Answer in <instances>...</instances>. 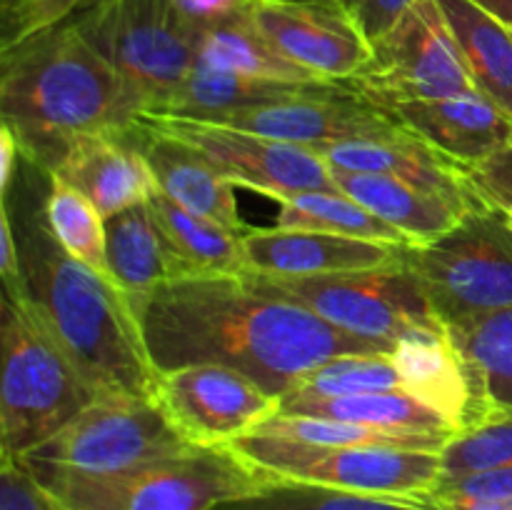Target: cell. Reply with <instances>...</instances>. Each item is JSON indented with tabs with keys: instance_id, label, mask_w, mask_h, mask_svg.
<instances>
[{
	"instance_id": "obj_1",
	"label": "cell",
	"mask_w": 512,
	"mask_h": 510,
	"mask_svg": "<svg viewBox=\"0 0 512 510\" xmlns=\"http://www.w3.org/2000/svg\"><path fill=\"white\" fill-rule=\"evenodd\" d=\"M128 303L155 373L225 365L275 398L293 393L315 368L340 355L395 350L335 328L290 300L260 293L240 275L168 280Z\"/></svg>"
},
{
	"instance_id": "obj_2",
	"label": "cell",
	"mask_w": 512,
	"mask_h": 510,
	"mask_svg": "<svg viewBox=\"0 0 512 510\" xmlns=\"http://www.w3.org/2000/svg\"><path fill=\"white\" fill-rule=\"evenodd\" d=\"M23 163L15 210L8 200L23 273V290L13 298L30 305L95 393L155 400L158 373L128 298L118 285L65 253L45 218L48 190L43 198L38 195L45 170L25 158Z\"/></svg>"
},
{
	"instance_id": "obj_3",
	"label": "cell",
	"mask_w": 512,
	"mask_h": 510,
	"mask_svg": "<svg viewBox=\"0 0 512 510\" xmlns=\"http://www.w3.org/2000/svg\"><path fill=\"white\" fill-rule=\"evenodd\" d=\"M0 115L23 158L53 173L75 140L130 133L140 108L68 20L0 50Z\"/></svg>"
},
{
	"instance_id": "obj_4",
	"label": "cell",
	"mask_w": 512,
	"mask_h": 510,
	"mask_svg": "<svg viewBox=\"0 0 512 510\" xmlns=\"http://www.w3.org/2000/svg\"><path fill=\"white\" fill-rule=\"evenodd\" d=\"M0 453L23 458L100 398L25 300L0 298Z\"/></svg>"
},
{
	"instance_id": "obj_5",
	"label": "cell",
	"mask_w": 512,
	"mask_h": 510,
	"mask_svg": "<svg viewBox=\"0 0 512 510\" xmlns=\"http://www.w3.org/2000/svg\"><path fill=\"white\" fill-rule=\"evenodd\" d=\"M268 480L230 445H193L128 473L53 478L40 485L65 510H215Z\"/></svg>"
},
{
	"instance_id": "obj_6",
	"label": "cell",
	"mask_w": 512,
	"mask_h": 510,
	"mask_svg": "<svg viewBox=\"0 0 512 510\" xmlns=\"http://www.w3.org/2000/svg\"><path fill=\"white\" fill-rule=\"evenodd\" d=\"M70 23L120 75L140 115L163 108L198 60L200 33L173 0H90Z\"/></svg>"
},
{
	"instance_id": "obj_7",
	"label": "cell",
	"mask_w": 512,
	"mask_h": 510,
	"mask_svg": "<svg viewBox=\"0 0 512 510\" xmlns=\"http://www.w3.org/2000/svg\"><path fill=\"white\" fill-rule=\"evenodd\" d=\"M403 263L445 328L512 308V225L500 210L478 208L440 238L405 245Z\"/></svg>"
},
{
	"instance_id": "obj_8",
	"label": "cell",
	"mask_w": 512,
	"mask_h": 510,
	"mask_svg": "<svg viewBox=\"0 0 512 510\" xmlns=\"http://www.w3.org/2000/svg\"><path fill=\"white\" fill-rule=\"evenodd\" d=\"M193 448L153 398L100 395L63 430L23 455L38 483L53 478H105Z\"/></svg>"
},
{
	"instance_id": "obj_9",
	"label": "cell",
	"mask_w": 512,
	"mask_h": 510,
	"mask_svg": "<svg viewBox=\"0 0 512 510\" xmlns=\"http://www.w3.org/2000/svg\"><path fill=\"white\" fill-rule=\"evenodd\" d=\"M240 278L250 288L290 300L360 338L398 345L413 335L445 330L430 310L413 270L403 263V253L395 263L358 273L313 278L240 273Z\"/></svg>"
},
{
	"instance_id": "obj_10",
	"label": "cell",
	"mask_w": 512,
	"mask_h": 510,
	"mask_svg": "<svg viewBox=\"0 0 512 510\" xmlns=\"http://www.w3.org/2000/svg\"><path fill=\"white\" fill-rule=\"evenodd\" d=\"M230 448L270 478L388 498L423 500L443 478V458L435 450L395 445L325 448L260 433L243 435Z\"/></svg>"
},
{
	"instance_id": "obj_11",
	"label": "cell",
	"mask_w": 512,
	"mask_h": 510,
	"mask_svg": "<svg viewBox=\"0 0 512 510\" xmlns=\"http://www.w3.org/2000/svg\"><path fill=\"white\" fill-rule=\"evenodd\" d=\"M343 88L375 108L478 90L438 0H415L388 33L373 40V60Z\"/></svg>"
},
{
	"instance_id": "obj_12",
	"label": "cell",
	"mask_w": 512,
	"mask_h": 510,
	"mask_svg": "<svg viewBox=\"0 0 512 510\" xmlns=\"http://www.w3.org/2000/svg\"><path fill=\"white\" fill-rule=\"evenodd\" d=\"M138 123L188 145L230 185L255 190L265 198L283 200L288 195L315 190L340 193L333 170L308 145L285 143L208 120L160 113L138 115Z\"/></svg>"
},
{
	"instance_id": "obj_13",
	"label": "cell",
	"mask_w": 512,
	"mask_h": 510,
	"mask_svg": "<svg viewBox=\"0 0 512 510\" xmlns=\"http://www.w3.org/2000/svg\"><path fill=\"white\" fill-rule=\"evenodd\" d=\"M245 15L280 55L328 85H345L373 60L355 10L335 0H248Z\"/></svg>"
},
{
	"instance_id": "obj_14",
	"label": "cell",
	"mask_w": 512,
	"mask_h": 510,
	"mask_svg": "<svg viewBox=\"0 0 512 510\" xmlns=\"http://www.w3.org/2000/svg\"><path fill=\"white\" fill-rule=\"evenodd\" d=\"M155 400L193 445H230L280 410V398L225 365H185L158 373Z\"/></svg>"
},
{
	"instance_id": "obj_15",
	"label": "cell",
	"mask_w": 512,
	"mask_h": 510,
	"mask_svg": "<svg viewBox=\"0 0 512 510\" xmlns=\"http://www.w3.org/2000/svg\"><path fill=\"white\" fill-rule=\"evenodd\" d=\"M215 123L308 148L338 140L378 138L403 128L393 115L340 85L273 103L250 105L223 115Z\"/></svg>"
},
{
	"instance_id": "obj_16",
	"label": "cell",
	"mask_w": 512,
	"mask_h": 510,
	"mask_svg": "<svg viewBox=\"0 0 512 510\" xmlns=\"http://www.w3.org/2000/svg\"><path fill=\"white\" fill-rule=\"evenodd\" d=\"M315 153L328 163L330 170L345 173H380L393 175L410 185L440 195L463 213L485 208L483 200L475 195L465 180L460 165L445 158L425 140L400 128L395 133L378 135V138L338 140V143L315 145Z\"/></svg>"
},
{
	"instance_id": "obj_17",
	"label": "cell",
	"mask_w": 512,
	"mask_h": 510,
	"mask_svg": "<svg viewBox=\"0 0 512 510\" xmlns=\"http://www.w3.org/2000/svg\"><path fill=\"white\" fill-rule=\"evenodd\" d=\"M405 245L373 243V240L345 238L318 230L248 228L243 235V273L313 275L358 273L395 263Z\"/></svg>"
},
{
	"instance_id": "obj_18",
	"label": "cell",
	"mask_w": 512,
	"mask_h": 510,
	"mask_svg": "<svg viewBox=\"0 0 512 510\" xmlns=\"http://www.w3.org/2000/svg\"><path fill=\"white\" fill-rule=\"evenodd\" d=\"M385 110L405 130L453 160L470 165L512 140V115L480 90L450 98L395 103Z\"/></svg>"
},
{
	"instance_id": "obj_19",
	"label": "cell",
	"mask_w": 512,
	"mask_h": 510,
	"mask_svg": "<svg viewBox=\"0 0 512 510\" xmlns=\"http://www.w3.org/2000/svg\"><path fill=\"white\" fill-rule=\"evenodd\" d=\"M50 175L80 190L103 218L148 203L158 190L153 170L130 133L75 140Z\"/></svg>"
},
{
	"instance_id": "obj_20",
	"label": "cell",
	"mask_w": 512,
	"mask_h": 510,
	"mask_svg": "<svg viewBox=\"0 0 512 510\" xmlns=\"http://www.w3.org/2000/svg\"><path fill=\"white\" fill-rule=\"evenodd\" d=\"M130 138L148 160L158 188L170 200L188 208L190 213L203 215V218L215 220V223L245 235L250 225H245V220L240 218L233 185L220 178L213 165L205 163L188 145L140 123H135V128L130 130Z\"/></svg>"
},
{
	"instance_id": "obj_21",
	"label": "cell",
	"mask_w": 512,
	"mask_h": 510,
	"mask_svg": "<svg viewBox=\"0 0 512 510\" xmlns=\"http://www.w3.org/2000/svg\"><path fill=\"white\" fill-rule=\"evenodd\" d=\"M393 360L403 378L405 393L443 415L458 428V433L473 428L475 398L468 368L448 330L400 340L393 350Z\"/></svg>"
},
{
	"instance_id": "obj_22",
	"label": "cell",
	"mask_w": 512,
	"mask_h": 510,
	"mask_svg": "<svg viewBox=\"0 0 512 510\" xmlns=\"http://www.w3.org/2000/svg\"><path fill=\"white\" fill-rule=\"evenodd\" d=\"M333 175L340 193L400 230L410 245H423L440 238L468 215L440 195L393 175L345 173V170H333Z\"/></svg>"
},
{
	"instance_id": "obj_23",
	"label": "cell",
	"mask_w": 512,
	"mask_h": 510,
	"mask_svg": "<svg viewBox=\"0 0 512 510\" xmlns=\"http://www.w3.org/2000/svg\"><path fill=\"white\" fill-rule=\"evenodd\" d=\"M278 413L310 415V418L338 420V423L368 425V428L388 430V433L430 438L438 443H450L458 428L435 413L433 408L415 400L413 395L395 390V393L348 395V398H298L285 395L280 398Z\"/></svg>"
},
{
	"instance_id": "obj_24",
	"label": "cell",
	"mask_w": 512,
	"mask_h": 510,
	"mask_svg": "<svg viewBox=\"0 0 512 510\" xmlns=\"http://www.w3.org/2000/svg\"><path fill=\"white\" fill-rule=\"evenodd\" d=\"M148 205L178 265V278L243 273V235L203 215L190 213L160 188L150 195Z\"/></svg>"
},
{
	"instance_id": "obj_25",
	"label": "cell",
	"mask_w": 512,
	"mask_h": 510,
	"mask_svg": "<svg viewBox=\"0 0 512 510\" xmlns=\"http://www.w3.org/2000/svg\"><path fill=\"white\" fill-rule=\"evenodd\" d=\"M445 330L468 368L475 425L512 413V308Z\"/></svg>"
},
{
	"instance_id": "obj_26",
	"label": "cell",
	"mask_w": 512,
	"mask_h": 510,
	"mask_svg": "<svg viewBox=\"0 0 512 510\" xmlns=\"http://www.w3.org/2000/svg\"><path fill=\"white\" fill-rule=\"evenodd\" d=\"M105 248L110 273L125 298H138L178 280V265L148 203L105 218Z\"/></svg>"
},
{
	"instance_id": "obj_27",
	"label": "cell",
	"mask_w": 512,
	"mask_h": 510,
	"mask_svg": "<svg viewBox=\"0 0 512 510\" xmlns=\"http://www.w3.org/2000/svg\"><path fill=\"white\" fill-rule=\"evenodd\" d=\"M475 88L512 115V25L473 0H438Z\"/></svg>"
},
{
	"instance_id": "obj_28",
	"label": "cell",
	"mask_w": 512,
	"mask_h": 510,
	"mask_svg": "<svg viewBox=\"0 0 512 510\" xmlns=\"http://www.w3.org/2000/svg\"><path fill=\"white\" fill-rule=\"evenodd\" d=\"M320 88H338V85L273 83V80L248 78V75L230 73V70L195 65L188 80L155 113L215 123V120H220L228 113H235V110H243L260 103H273V100L295 98V95L313 93V90Z\"/></svg>"
},
{
	"instance_id": "obj_29",
	"label": "cell",
	"mask_w": 512,
	"mask_h": 510,
	"mask_svg": "<svg viewBox=\"0 0 512 510\" xmlns=\"http://www.w3.org/2000/svg\"><path fill=\"white\" fill-rule=\"evenodd\" d=\"M195 65L230 70V73L248 75L258 80L293 85H328L320 83L315 75L290 63L285 55L270 45V40L250 23L245 8L233 18L213 25L198 35V60Z\"/></svg>"
},
{
	"instance_id": "obj_30",
	"label": "cell",
	"mask_w": 512,
	"mask_h": 510,
	"mask_svg": "<svg viewBox=\"0 0 512 510\" xmlns=\"http://www.w3.org/2000/svg\"><path fill=\"white\" fill-rule=\"evenodd\" d=\"M275 228L318 230V233L345 235V238L373 240V243L410 245L400 230L380 220L345 193H300L278 200Z\"/></svg>"
},
{
	"instance_id": "obj_31",
	"label": "cell",
	"mask_w": 512,
	"mask_h": 510,
	"mask_svg": "<svg viewBox=\"0 0 512 510\" xmlns=\"http://www.w3.org/2000/svg\"><path fill=\"white\" fill-rule=\"evenodd\" d=\"M45 218L65 253L115 283L108 265V248H105V218L80 190L50 175Z\"/></svg>"
},
{
	"instance_id": "obj_32",
	"label": "cell",
	"mask_w": 512,
	"mask_h": 510,
	"mask_svg": "<svg viewBox=\"0 0 512 510\" xmlns=\"http://www.w3.org/2000/svg\"><path fill=\"white\" fill-rule=\"evenodd\" d=\"M215 510H433L420 500L353 493L328 485L270 478L250 495L228 500Z\"/></svg>"
},
{
	"instance_id": "obj_33",
	"label": "cell",
	"mask_w": 512,
	"mask_h": 510,
	"mask_svg": "<svg viewBox=\"0 0 512 510\" xmlns=\"http://www.w3.org/2000/svg\"><path fill=\"white\" fill-rule=\"evenodd\" d=\"M403 378L393 353L340 355L315 368L293 393L298 398H348V395L395 393ZM405 393V390H403Z\"/></svg>"
},
{
	"instance_id": "obj_34",
	"label": "cell",
	"mask_w": 512,
	"mask_h": 510,
	"mask_svg": "<svg viewBox=\"0 0 512 510\" xmlns=\"http://www.w3.org/2000/svg\"><path fill=\"white\" fill-rule=\"evenodd\" d=\"M443 478L512 465V413H500L475 428L460 430L443 453Z\"/></svg>"
},
{
	"instance_id": "obj_35",
	"label": "cell",
	"mask_w": 512,
	"mask_h": 510,
	"mask_svg": "<svg viewBox=\"0 0 512 510\" xmlns=\"http://www.w3.org/2000/svg\"><path fill=\"white\" fill-rule=\"evenodd\" d=\"M90 0H0V50L68 23Z\"/></svg>"
},
{
	"instance_id": "obj_36",
	"label": "cell",
	"mask_w": 512,
	"mask_h": 510,
	"mask_svg": "<svg viewBox=\"0 0 512 510\" xmlns=\"http://www.w3.org/2000/svg\"><path fill=\"white\" fill-rule=\"evenodd\" d=\"M460 170L485 208L512 215V140Z\"/></svg>"
},
{
	"instance_id": "obj_37",
	"label": "cell",
	"mask_w": 512,
	"mask_h": 510,
	"mask_svg": "<svg viewBox=\"0 0 512 510\" xmlns=\"http://www.w3.org/2000/svg\"><path fill=\"white\" fill-rule=\"evenodd\" d=\"M512 498V465L483 470V473L440 478L438 485L420 503L433 500H500Z\"/></svg>"
},
{
	"instance_id": "obj_38",
	"label": "cell",
	"mask_w": 512,
	"mask_h": 510,
	"mask_svg": "<svg viewBox=\"0 0 512 510\" xmlns=\"http://www.w3.org/2000/svg\"><path fill=\"white\" fill-rule=\"evenodd\" d=\"M0 510H65L13 455L0 453Z\"/></svg>"
},
{
	"instance_id": "obj_39",
	"label": "cell",
	"mask_w": 512,
	"mask_h": 510,
	"mask_svg": "<svg viewBox=\"0 0 512 510\" xmlns=\"http://www.w3.org/2000/svg\"><path fill=\"white\" fill-rule=\"evenodd\" d=\"M0 280H3V293L20 295V290H23L18 240H15L8 200H0Z\"/></svg>"
},
{
	"instance_id": "obj_40",
	"label": "cell",
	"mask_w": 512,
	"mask_h": 510,
	"mask_svg": "<svg viewBox=\"0 0 512 510\" xmlns=\"http://www.w3.org/2000/svg\"><path fill=\"white\" fill-rule=\"evenodd\" d=\"M248 0H173L178 13L193 25L198 33L233 18L245 8Z\"/></svg>"
},
{
	"instance_id": "obj_41",
	"label": "cell",
	"mask_w": 512,
	"mask_h": 510,
	"mask_svg": "<svg viewBox=\"0 0 512 510\" xmlns=\"http://www.w3.org/2000/svg\"><path fill=\"white\" fill-rule=\"evenodd\" d=\"M413 3L415 0H358L355 15H358L368 38L378 40L403 18V13Z\"/></svg>"
},
{
	"instance_id": "obj_42",
	"label": "cell",
	"mask_w": 512,
	"mask_h": 510,
	"mask_svg": "<svg viewBox=\"0 0 512 510\" xmlns=\"http://www.w3.org/2000/svg\"><path fill=\"white\" fill-rule=\"evenodd\" d=\"M23 165V153H20L18 138L8 123L0 125V198H8L15 185V175Z\"/></svg>"
},
{
	"instance_id": "obj_43",
	"label": "cell",
	"mask_w": 512,
	"mask_h": 510,
	"mask_svg": "<svg viewBox=\"0 0 512 510\" xmlns=\"http://www.w3.org/2000/svg\"><path fill=\"white\" fill-rule=\"evenodd\" d=\"M433 510H512V498L500 500H433Z\"/></svg>"
},
{
	"instance_id": "obj_44",
	"label": "cell",
	"mask_w": 512,
	"mask_h": 510,
	"mask_svg": "<svg viewBox=\"0 0 512 510\" xmlns=\"http://www.w3.org/2000/svg\"><path fill=\"white\" fill-rule=\"evenodd\" d=\"M473 3H478L480 8L490 10V13L498 15L500 20L512 25V0H473Z\"/></svg>"
},
{
	"instance_id": "obj_45",
	"label": "cell",
	"mask_w": 512,
	"mask_h": 510,
	"mask_svg": "<svg viewBox=\"0 0 512 510\" xmlns=\"http://www.w3.org/2000/svg\"><path fill=\"white\" fill-rule=\"evenodd\" d=\"M335 3H343L345 8H350V10L358 8V0H335Z\"/></svg>"
},
{
	"instance_id": "obj_46",
	"label": "cell",
	"mask_w": 512,
	"mask_h": 510,
	"mask_svg": "<svg viewBox=\"0 0 512 510\" xmlns=\"http://www.w3.org/2000/svg\"><path fill=\"white\" fill-rule=\"evenodd\" d=\"M508 220H510V225H512V215H508Z\"/></svg>"
}]
</instances>
